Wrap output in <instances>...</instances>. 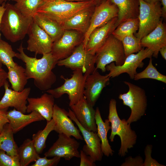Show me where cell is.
Listing matches in <instances>:
<instances>
[{
    "instance_id": "obj_40",
    "label": "cell",
    "mask_w": 166,
    "mask_h": 166,
    "mask_svg": "<svg viewBox=\"0 0 166 166\" xmlns=\"http://www.w3.org/2000/svg\"><path fill=\"white\" fill-rule=\"evenodd\" d=\"M144 161L142 157L138 156L135 158L129 156L126 158L122 166H143Z\"/></svg>"
},
{
    "instance_id": "obj_47",
    "label": "cell",
    "mask_w": 166,
    "mask_h": 166,
    "mask_svg": "<svg viewBox=\"0 0 166 166\" xmlns=\"http://www.w3.org/2000/svg\"><path fill=\"white\" fill-rule=\"evenodd\" d=\"M71 2H85L90 1L91 0H65Z\"/></svg>"
},
{
    "instance_id": "obj_7",
    "label": "cell",
    "mask_w": 166,
    "mask_h": 166,
    "mask_svg": "<svg viewBox=\"0 0 166 166\" xmlns=\"http://www.w3.org/2000/svg\"><path fill=\"white\" fill-rule=\"evenodd\" d=\"M124 83L128 87L126 93L120 94L118 98L121 100L124 105L129 107L130 115L127 120L129 124L136 122L143 116L147 106V99L145 90L141 87L129 82Z\"/></svg>"
},
{
    "instance_id": "obj_10",
    "label": "cell",
    "mask_w": 166,
    "mask_h": 166,
    "mask_svg": "<svg viewBox=\"0 0 166 166\" xmlns=\"http://www.w3.org/2000/svg\"><path fill=\"white\" fill-rule=\"evenodd\" d=\"M95 64V54L88 53L83 42L69 56L58 61L57 63L59 66H64L73 70L80 69L86 76L97 70Z\"/></svg>"
},
{
    "instance_id": "obj_27",
    "label": "cell",
    "mask_w": 166,
    "mask_h": 166,
    "mask_svg": "<svg viewBox=\"0 0 166 166\" xmlns=\"http://www.w3.org/2000/svg\"><path fill=\"white\" fill-rule=\"evenodd\" d=\"M95 120L97 127V133L101 141V148L103 154L108 157L113 155L114 151L109 144L107 134L111 129L108 119L104 122L102 119L100 111L97 107L95 110Z\"/></svg>"
},
{
    "instance_id": "obj_35",
    "label": "cell",
    "mask_w": 166,
    "mask_h": 166,
    "mask_svg": "<svg viewBox=\"0 0 166 166\" xmlns=\"http://www.w3.org/2000/svg\"><path fill=\"white\" fill-rule=\"evenodd\" d=\"M149 63L142 72L137 73L134 76V80L136 81L144 78H149L166 83V76L160 73L153 65L152 57L150 58Z\"/></svg>"
},
{
    "instance_id": "obj_5",
    "label": "cell",
    "mask_w": 166,
    "mask_h": 166,
    "mask_svg": "<svg viewBox=\"0 0 166 166\" xmlns=\"http://www.w3.org/2000/svg\"><path fill=\"white\" fill-rule=\"evenodd\" d=\"M96 68L102 72L106 71V65L114 62L117 66L122 65L125 57L121 41L112 34L95 54Z\"/></svg>"
},
{
    "instance_id": "obj_21",
    "label": "cell",
    "mask_w": 166,
    "mask_h": 166,
    "mask_svg": "<svg viewBox=\"0 0 166 166\" xmlns=\"http://www.w3.org/2000/svg\"><path fill=\"white\" fill-rule=\"evenodd\" d=\"M26 113L33 111L39 113L47 122L52 119L54 104V98L51 94L44 93L40 97H28Z\"/></svg>"
},
{
    "instance_id": "obj_13",
    "label": "cell",
    "mask_w": 166,
    "mask_h": 166,
    "mask_svg": "<svg viewBox=\"0 0 166 166\" xmlns=\"http://www.w3.org/2000/svg\"><path fill=\"white\" fill-rule=\"evenodd\" d=\"M80 144L75 138L63 134H59L58 138L44 154L47 157L58 156L69 160L74 157L79 158Z\"/></svg>"
},
{
    "instance_id": "obj_28",
    "label": "cell",
    "mask_w": 166,
    "mask_h": 166,
    "mask_svg": "<svg viewBox=\"0 0 166 166\" xmlns=\"http://www.w3.org/2000/svg\"><path fill=\"white\" fill-rule=\"evenodd\" d=\"M7 69V78L12 89L17 91H22L25 88L28 80L25 68L16 63L14 66Z\"/></svg>"
},
{
    "instance_id": "obj_41",
    "label": "cell",
    "mask_w": 166,
    "mask_h": 166,
    "mask_svg": "<svg viewBox=\"0 0 166 166\" xmlns=\"http://www.w3.org/2000/svg\"><path fill=\"white\" fill-rule=\"evenodd\" d=\"M80 166H95L96 162L89 156L86 155L82 150L80 152Z\"/></svg>"
},
{
    "instance_id": "obj_30",
    "label": "cell",
    "mask_w": 166,
    "mask_h": 166,
    "mask_svg": "<svg viewBox=\"0 0 166 166\" xmlns=\"http://www.w3.org/2000/svg\"><path fill=\"white\" fill-rule=\"evenodd\" d=\"M14 134L9 123L4 126L0 133V150L12 156L18 155V147L14 141Z\"/></svg>"
},
{
    "instance_id": "obj_11",
    "label": "cell",
    "mask_w": 166,
    "mask_h": 166,
    "mask_svg": "<svg viewBox=\"0 0 166 166\" xmlns=\"http://www.w3.org/2000/svg\"><path fill=\"white\" fill-rule=\"evenodd\" d=\"M83 38L84 34L78 31L64 30L61 36L53 42L51 53L57 61L65 58L83 42Z\"/></svg>"
},
{
    "instance_id": "obj_12",
    "label": "cell",
    "mask_w": 166,
    "mask_h": 166,
    "mask_svg": "<svg viewBox=\"0 0 166 166\" xmlns=\"http://www.w3.org/2000/svg\"><path fill=\"white\" fill-rule=\"evenodd\" d=\"M118 12L117 7L109 0H101L98 5L95 6L91 18L89 27L84 35L83 43L85 48L90 34L96 29L117 17Z\"/></svg>"
},
{
    "instance_id": "obj_18",
    "label": "cell",
    "mask_w": 166,
    "mask_h": 166,
    "mask_svg": "<svg viewBox=\"0 0 166 166\" xmlns=\"http://www.w3.org/2000/svg\"><path fill=\"white\" fill-rule=\"evenodd\" d=\"M52 118L55 123L54 131L57 133L73 136L77 140H83L79 129L75 126L72 120L69 117L68 112L56 104L54 105Z\"/></svg>"
},
{
    "instance_id": "obj_1",
    "label": "cell",
    "mask_w": 166,
    "mask_h": 166,
    "mask_svg": "<svg viewBox=\"0 0 166 166\" xmlns=\"http://www.w3.org/2000/svg\"><path fill=\"white\" fill-rule=\"evenodd\" d=\"M21 43L17 49L16 57L25 64V71L28 79H33L36 87L41 91L50 89L56 81V76L52 71L57 64V61L51 52L42 55V58L28 56L24 52Z\"/></svg>"
},
{
    "instance_id": "obj_19",
    "label": "cell",
    "mask_w": 166,
    "mask_h": 166,
    "mask_svg": "<svg viewBox=\"0 0 166 166\" xmlns=\"http://www.w3.org/2000/svg\"><path fill=\"white\" fill-rule=\"evenodd\" d=\"M78 122L85 128L97 132L95 110L84 96L77 103L70 106Z\"/></svg>"
},
{
    "instance_id": "obj_14",
    "label": "cell",
    "mask_w": 166,
    "mask_h": 166,
    "mask_svg": "<svg viewBox=\"0 0 166 166\" xmlns=\"http://www.w3.org/2000/svg\"><path fill=\"white\" fill-rule=\"evenodd\" d=\"M27 34V49L35 55L43 54L51 52L53 42L49 36L33 20Z\"/></svg>"
},
{
    "instance_id": "obj_8",
    "label": "cell",
    "mask_w": 166,
    "mask_h": 166,
    "mask_svg": "<svg viewBox=\"0 0 166 166\" xmlns=\"http://www.w3.org/2000/svg\"><path fill=\"white\" fill-rule=\"evenodd\" d=\"M138 0L139 27L136 36L140 40L158 25L162 17V10L159 1L149 3L143 0Z\"/></svg>"
},
{
    "instance_id": "obj_6",
    "label": "cell",
    "mask_w": 166,
    "mask_h": 166,
    "mask_svg": "<svg viewBox=\"0 0 166 166\" xmlns=\"http://www.w3.org/2000/svg\"><path fill=\"white\" fill-rule=\"evenodd\" d=\"M87 76L80 69L73 70L71 77L65 78L63 76L61 78L64 83L61 86L46 91L52 95L54 98H58L63 94H67L69 101V106L76 104L84 97L85 84Z\"/></svg>"
},
{
    "instance_id": "obj_48",
    "label": "cell",
    "mask_w": 166,
    "mask_h": 166,
    "mask_svg": "<svg viewBox=\"0 0 166 166\" xmlns=\"http://www.w3.org/2000/svg\"><path fill=\"white\" fill-rule=\"evenodd\" d=\"M145 2L149 3H155L156 2L160 1V0H143Z\"/></svg>"
},
{
    "instance_id": "obj_23",
    "label": "cell",
    "mask_w": 166,
    "mask_h": 166,
    "mask_svg": "<svg viewBox=\"0 0 166 166\" xmlns=\"http://www.w3.org/2000/svg\"><path fill=\"white\" fill-rule=\"evenodd\" d=\"M7 117L14 134L33 122L45 120L36 111H33L28 114H25L15 109L7 111Z\"/></svg>"
},
{
    "instance_id": "obj_20",
    "label": "cell",
    "mask_w": 166,
    "mask_h": 166,
    "mask_svg": "<svg viewBox=\"0 0 166 166\" xmlns=\"http://www.w3.org/2000/svg\"><path fill=\"white\" fill-rule=\"evenodd\" d=\"M117 17L94 30L90 34L85 49L89 53L95 55L116 28Z\"/></svg>"
},
{
    "instance_id": "obj_49",
    "label": "cell",
    "mask_w": 166,
    "mask_h": 166,
    "mask_svg": "<svg viewBox=\"0 0 166 166\" xmlns=\"http://www.w3.org/2000/svg\"><path fill=\"white\" fill-rule=\"evenodd\" d=\"M101 0H94V4L95 6L98 5L101 2Z\"/></svg>"
},
{
    "instance_id": "obj_37",
    "label": "cell",
    "mask_w": 166,
    "mask_h": 166,
    "mask_svg": "<svg viewBox=\"0 0 166 166\" xmlns=\"http://www.w3.org/2000/svg\"><path fill=\"white\" fill-rule=\"evenodd\" d=\"M0 166H20L18 155L11 156L0 150Z\"/></svg>"
},
{
    "instance_id": "obj_15",
    "label": "cell",
    "mask_w": 166,
    "mask_h": 166,
    "mask_svg": "<svg viewBox=\"0 0 166 166\" xmlns=\"http://www.w3.org/2000/svg\"><path fill=\"white\" fill-rule=\"evenodd\" d=\"M68 115L76 124L83 135L86 144L84 145L82 150L95 161L101 160L103 154L101 148V140L97 132L88 130L82 126L71 109H69Z\"/></svg>"
},
{
    "instance_id": "obj_4",
    "label": "cell",
    "mask_w": 166,
    "mask_h": 166,
    "mask_svg": "<svg viewBox=\"0 0 166 166\" xmlns=\"http://www.w3.org/2000/svg\"><path fill=\"white\" fill-rule=\"evenodd\" d=\"M94 6V0L85 2L53 0L44 3L38 8L37 12L52 18L62 26L66 21L75 14Z\"/></svg>"
},
{
    "instance_id": "obj_3",
    "label": "cell",
    "mask_w": 166,
    "mask_h": 166,
    "mask_svg": "<svg viewBox=\"0 0 166 166\" xmlns=\"http://www.w3.org/2000/svg\"><path fill=\"white\" fill-rule=\"evenodd\" d=\"M117 102L113 99L110 100L109 105L108 119L111 123V133L109 139L114 141L115 136H118L121 144L118 155L121 157L125 156L128 149L133 148L136 143L137 136L135 132L131 128L130 124L125 119L121 120L117 109Z\"/></svg>"
},
{
    "instance_id": "obj_17",
    "label": "cell",
    "mask_w": 166,
    "mask_h": 166,
    "mask_svg": "<svg viewBox=\"0 0 166 166\" xmlns=\"http://www.w3.org/2000/svg\"><path fill=\"white\" fill-rule=\"evenodd\" d=\"M110 78L107 74L101 75L97 70L87 76L84 96L92 106L95 105L103 89L109 83Z\"/></svg>"
},
{
    "instance_id": "obj_32",
    "label": "cell",
    "mask_w": 166,
    "mask_h": 166,
    "mask_svg": "<svg viewBox=\"0 0 166 166\" xmlns=\"http://www.w3.org/2000/svg\"><path fill=\"white\" fill-rule=\"evenodd\" d=\"M45 127L43 130H39L32 136L34 146L37 152L40 154L42 153L46 147V141L49 134L54 130L55 123L53 119L47 122Z\"/></svg>"
},
{
    "instance_id": "obj_24",
    "label": "cell",
    "mask_w": 166,
    "mask_h": 166,
    "mask_svg": "<svg viewBox=\"0 0 166 166\" xmlns=\"http://www.w3.org/2000/svg\"><path fill=\"white\" fill-rule=\"evenodd\" d=\"M95 6L88 8L75 14L66 21L62 25L64 30H73L84 35L87 32Z\"/></svg>"
},
{
    "instance_id": "obj_46",
    "label": "cell",
    "mask_w": 166,
    "mask_h": 166,
    "mask_svg": "<svg viewBox=\"0 0 166 166\" xmlns=\"http://www.w3.org/2000/svg\"><path fill=\"white\" fill-rule=\"evenodd\" d=\"M5 5L6 4H5V3H4L0 5V25L2 17L5 9Z\"/></svg>"
},
{
    "instance_id": "obj_2",
    "label": "cell",
    "mask_w": 166,
    "mask_h": 166,
    "mask_svg": "<svg viewBox=\"0 0 166 166\" xmlns=\"http://www.w3.org/2000/svg\"><path fill=\"white\" fill-rule=\"evenodd\" d=\"M33 19L24 15L14 5L7 3L1 19L0 31L10 42L19 41L27 34Z\"/></svg>"
},
{
    "instance_id": "obj_42",
    "label": "cell",
    "mask_w": 166,
    "mask_h": 166,
    "mask_svg": "<svg viewBox=\"0 0 166 166\" xmlns=\"http://www.w3.org/2000/svg\"><path fill=\"white\" fill-rule=\"evenodd\" d=\"M7 110L8 109H0V133L4 126L9 122L7 117Z\"/></svg>"
},
{
    "instance_id": "obj_45",
    "label": "cell",
    "mask_w": 166,
    "mask_h": 166,
    "mask_svg": "<svg viewBox=\"0 0 166 166\" xmlns=\"http://www.w3.org/2000/svg\"><path fill=\"white\" fill-rule=\"evenodd\" d=\"M160 52L162 57L165 60H166V46L161 47L160 49L159 52Z\"/></svg>"
},
{
    "instance_id": "obj_51",
    "label": "cell",
    "mask_w": 166,
    "mask_h": 166,
    "mask_svg": "<svg viewBox=\"0 0 166 166\" xmlns=\"http://www.w3.org/2000/svg\"><path fill=\"white\" fill-rule=\"evenodd\" d=\"M52 0H43L45 2H48L52 1Z\"/></svg>"
},
{
    "instance_id": "obj_16",
    "label": "cell",
    "mask_w": 166,
    "mask_h": 166,
    "mask_svg": "<svg viewBox=\"0 0 166 166\" xmlns=\"http://www.w3.org/2000/svg\"><path fill=\"white\" fill-rule=\"evenodd\" d=\"M4 94L0 100V109L14 107L23 113H26L27 99L31 91L30 87L25 88L21 91H17L10 88L6 81L4 85Z\"/></svg>"
},
{
    "instance_id": "obj_38",
    "label": "cell",
    "mask_w": 166,
    "mask_h": 166,
    "mask_svg": "<svg viewBox=\"0 0 166 166\" xmlns=\"http://www.w3.org/2000/svg\"><path fill=\"white\" fill-rule=\"evenodd\" d=\"M61 158L54 156L48 159L47 157H39L31 166H56L60 162Z\"/></svg>"
},
{
    "instance_id": "obj_43",
    "label": "cell",
    "mask_w": 166,
    "mask_h": 166,
    "mask_svg": "<svg viewBox=\"0 0 166 166\" xmlns=\"http://www.w3.org/2000/svg\"><path fill=\"white\" fill-rule=\"evenodd\" d=\"M7 73L2 69V67H0V88L4 86L7 81Z\"/></svg>"
},
{
    "instance_id": "obj_39",
    "label": "cell",
    "mask_w": 166,
    "mask_h": 166,
    "mask_svg": "<svg viewBox=\"0 0 166 166\" xmlns=\"http://www.w3.org/2000/svg\"><path fill=\"white\" fill-rule=\"evenodd\" d=\"M152 145H151L148 144L145 147L144 150L145 159L143 166H164L152 157Z\"/></svg>"
},
{
    "instance_id": "obj_29",
    "label": "cell",
    "mask_w": 166,
    "mask_h": 166,
    "mask_svg": "<svg viewBox=\"0 0 166 166\" xmlns=\"http://www.w3.org/2000/svg\"><path fill=\"white\" fill-rule=\"evenodd\" d=\"M18 154L20 166H28L40 157L36 151L33 141L29 138L25 140L18 148Z\"/></svg>"
},
{
    "instance_id": "obj_26",
    "label": "cell",
    "mask_w": 166,
    "mask_h": 166,
    "mask_svg": "<svg viewBox=\"0 0 166 166\" xmlns=\"http://www.w3.org/2000/svg\"><path fill=\"white\" fill-rule=\"evenodd\" d=\"M118 8L117 27L123 22L137 18L139 11L138 0H109Z\"/></svg>"
},
{
    "instance_id": "obj_53",
    "label": "cell",
    "mask_w": 166,
    "mask_h": 166,
    "mask_svg": "<svg viewBox=\"0 0 166 166\" xmlns=\"http://www.w3.org/2000/svg\"><path fill=\"white\" fill-rule=\"evenodd\" d=\"M2 63L0 62V67H2Z\"/></svg>"
},
{
    "instance_id": "obj_25",
    "label": "cell",
    "mask_w": 166,
    "mask_h": 166,
    "mask_svg": "<svg viewBox=\"0 0 166 166\" xmlns=\"http://www.w3.org/2000/svg\"><path fill=\"white\" fill-rule=\"evenodd\" d=\"M33 18L49 36L53 42L61 36L64 30L57 22L43 14L36 12Z\"/></svg>"
},
{
    "instance_id": "obj_36",
    "label": "cell",
    "mask_w": 166,
    "mask_h": 166,
    "mask_svg": "<svg viewBox=\"0 0 166 166\" xmlns=\"http://www.w3.org/2000/svg\"><path fill=\"white\" fill-rule=\"evenodd\" d=\"M121 41L125 58L131 54L138 52L143 48L141 44L140 40L134 34L126 36Z\"/></svg>"
},
{
    "instance_id": "obj_44",
    "label": "cell",
    "mask_w": 166,
    "mask_h": 166,
    "mask_svg": "<svg viewBox=\"0 0 166 166\" xmlns=\"http://www.w3.org/2000/svg\"><path fill=\"white\" fill-rule=\"evenodd\" d=\"M161 2L162 7L161 8L162 17L166 18V0H160Z\"/></svg>"
},
{
    "instance_id": "obj_9",
    "label": "cell",
    "mask_w": 166,
    "mask_h": 166,
    "mask_svg": "<svg viewBox=\"0 0 166 166\" xmlns=\"http://www.w3.org/2000/svg\"><path fill=\"white\" fill-rule=\"evenodd\" d=\"M153 54V52L148 48H143L137 53H132L126 57L124 63L121 65L117 66L114 62L106 65V70L109 71L107 75L112 78L126 73L130 78L133 79L135 75L137 73V69L143 66V61L146 58L152 57Z\"/></svg>"
},
{
    "instance_id": "obj_50",
    "label": "cell",
    "mask_w": 166,
    "mask_h": 166,
    "mask_svg": "<svg viewBox=\"0 0 166 166\" xmlns=\"http://www.w3.org/2000/svg\"><path fill=\"white\" fill-rule=\"evenodd\" d=\"M7 0H0V5L2 4L3 3H5V2Z\"/></svg>"
},
{
    "instance_id": "obj_31",
    "label": "cell",
    "mask_w": 166,
    "mask_h": 166,
    "mask_svg": "<svg viewBox=\"0 0 166 166\" xmlns=\"http://www.w3.org/2000/svg\"><path fill=\"white\" fill-rule=\"evenodd\" d=\"M139 21L138 18L127 19L120 24L113 30L112 34L121 41L126 36L136 34L138 30Z\"/></svg>"
},
{
    "instance_id": "obj_33",
    "label": "cell",
    "mask_w": 166,
    "mask_h": 166,
    "mask_svg": "<svg viewBox=\"0 0 166 166\" xmlns=\"http://www.w3.org/2000/svg\"><path fill=\"white\" fill-rule=\"evenodd\" d=\"M44 3L43 0H20L14 6L24 15L33 18L38 8Z\"/></svg>"
},
{
    "instance_id": "obj_34",
    "label": "cell",
    "mask_w": 166,
    "mask_h": 166,
    "mask_svg": "<svg viewBox=\"0 0 166 166\" xmlns=\"http://www.w3.org/2000/svg\"><path fill=\"white\" fill-rule=\"evenodd\" d=\"M16 54L10 45L0 39V62L2 64L7 68L14 66L16 63L14 62L13 58Z\"/></svg>"
},
{
    "instance_id": "obj_52",
    "label": "cell",
    "mask_w": 166,
    "mask_h": 166,
    "mask_svg": "<svg viewBox=\"0 0 166 166\" xmlns=\"http://www.w3.org/2000/svg\"><path fill=\"white\" fill-rule=\"evenodd\" d=\"M12 1H15L16 2L18 1H19L20 0H11Z\"/></svg>"
},
{
    "instance_id": "obj_22",
    "label": "cell",
    "mask_w": 166,
    "mask_h": 166,
    "mask_svg": "<svg viewBox=\"0 0 166 166\" xmlns=\"http://www.w3.org/2000/svg\"><path fill=\"white\" fill-rule=\"evenodd\" d=\"M142 47H146L153 53L152 56L157 58L160 49L166 46V28L160 20L157 26L140 40Z\"/></svg>"
}]
</instances>
